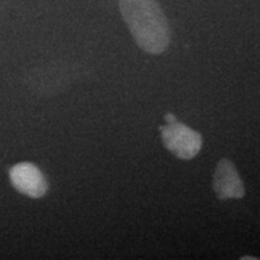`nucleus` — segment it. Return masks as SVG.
<instances>
[{
    "label": "nucleus",
    "instance_id": "f257e3e1",
    "mask_svg": "<svg viewBox=\"0 0 260 260\" xmlns=\"http://www.w3.org/2000/svg\"><path fill=\"white\" fill-rule=\"evenodd\" d=\"M119 10L138 46L160 54L170 44V27L157 0H118Z\"/></svg>",
    "mask_w": 260,
    "mask_h": 260
},
{
    "label": "nucleus",
    "instance_id": "f03ea898",
    "mask_svg": "<svg viewBox=\"0 0 260 260\" xmlns=\"http://www.w3.org/2000/svg\"><path fill=\"white\" fill-rule=\"evenodd\" d=\"M162 144L176 157L189 160L200 152L203 139L198 132L178 123H169L161 126Z\"/></svg>",
    "mask_w": 260,
    "mask_h": 260
},
{
    "label": "nucleus",
    "instance_id": "7ed1b4c3",
    "mask_svg": "<svg viewBox=\"0 0 260 260\" xmlns=\"http://www.w3.org/2000/svg\"><path fill=\"white\" fill-rule=\"evenodd\" d=\"M9 176L16 190L32 199L44 197L48 189L44 174L32 162L23 161L14 165L9 170Z\"/></svg>",
    "mask_w": 260,
    "mask_h": 260
},
{
    "label": "nucleus",
    "instance_id": "20e7f679",
    "mask_svg": "<svg viewBox=\"0 0 260 260\" xmlns=\"http://www.w3.org/2000/svg\"><path fill=\"white\" fill-rule=\"evenodd\" d=\"M213 189L218 199H240L245 195V187L235 165L229 159H220L213 175Z\"/></svg>",
    "mask_w": 260,
    "mask_h": 260
},
{
    "label": "nucleus",
    "instance_id": "39448f33",
    "mask_svg": "<svg viewBox=\"0 0 260 260\" xmlns=\"http://www.w3.org/2000/svg\"><path fill=\"white\" fill-rule=\"evenodd\" d=\"M176 117H175L174 115H171V113H168L167 116H165V122H167V124H169V123H174L176 122Z\"/></svg>",
    "mask_w": 260,
    "mask_h": 260
},
{
    "label": "nucleus",
    "instance_id": "423d86ee",
    "mask_svg": "<svg viewBox=\"0 0 260 260\" xmlns=\"http://www.w3.org/2000/svg\"><path fill=\"white\" fill-rule=\"evenodd\" d=\"M242 260H247V259H251V260H255L256 258H254V256H242L241 258Z\"/></svg>",
    "mask_w": 260,
    "mask_h": 260
}]
</instances>
